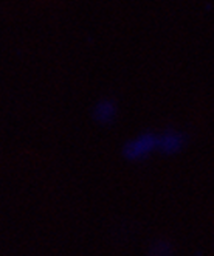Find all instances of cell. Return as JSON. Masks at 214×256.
<instances>
[{"mask_svg": "<svg viewBox=\"0 0 214 256\" xmlns=\"http://www.w3.org/2000/svg\"><path fill=\"white\" fill-rule=\"evenodd\" d=\"M183 146V135L178 132H166L158 137V149L164 154H176Z\"/></svg>", "mask_w": 214, "mask_h": 256, "instance_id": "7a4b0ae2", "label": "cell"}, {"mask_svg": "<svg viewBox=\"0 0 214 256\" xmlns=\"http://www.w3.org/2000/svg\"><path fill=\"white\" fill-rule=\"evenodd\" d=\"M154 149H158V135L146 132L129 142L124 146V157L129 160H142L148 157Z\"/></svg>", "mask_w": 214, "mask_h": 256, "instance_id": "6da1fadb", "label": "cell"}, {"mask_svg": "<svg viewBox=\"0 0 214 256\" xmlns=\"http://www.w3.org/2000/svg\"><path fill=\"white\" fill-rule=\"evenodd\" d=\"M116 115V108L112 101H101L95 108V118L100 123H109Z\"/></svg>", "mask_w": 214, "mask_h": 256, "instance_id": "3957f363", "label": "cell"}]
</instances>
